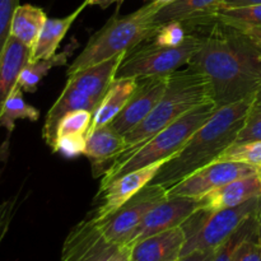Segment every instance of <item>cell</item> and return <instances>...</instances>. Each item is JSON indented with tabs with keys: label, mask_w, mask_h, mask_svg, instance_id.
Wrapping results in <instances>:
<instances>
[{
	"label": "cell",
	"mask_w": 261,
	"mask_h": 261,
	"mask_svg": "<svg viewBox=\"0 0 261 261\" xmlns=\"http://www.w3.org/2000/svg\"><path fill=\"white\" fill-rule=\"evenodd\" d=\"M188 65L211 84L217 109L255 97L261 87V40L213 19ZM201 25V24H200Z\"/></svg>",
	"instance_id": "obj_1"
},
{
	"label": "cell",
	"mask_w": 261,
	"mask_h": 261,
	"mask_svg": "<svg viewBox=\"0 0 261 261\" xmlns=\"http://www.w3.org/2000/svg\"><path fill=\"white\" fill-rule=\"evenodd\" d=\"M254 97L217 109L213 116L201 125L181 148L172 155L150 184L170 189L193 175L200 168L216 162L217 158L232 144L246 121Z\"/></svg>",
	"instance_id": "obj_2"
},
{
	"label": "cell",
	"mask_w": 261,
	"mask_h": 261,
	"mask_svg": "<svg viewBox=\"0 0 261 261\" xmlns=\"http://www.w3.org/2000/svg\"><path fill=\"white\" fill-rule=\"evenodd\" d=\"M206 103H214L213 94L208 79L200 71L188 65L186 69H178L170 74V81L162 98L138 126L125 135V150L107 170H114L121 166L150 138L191 110Z\"/></svg>",
	"instance_id": "obj_3"
},
{
	"label": "cell",
	"mask_w": 261,
	"mask_h": 261,
	"mask_svg": "<svg viewBox=\"0 0 261 261\" xmlns=\"http://www.w3.org/2000/svg\"><path fill=\"white\" fill-rule=\"evenodd\" d=\"M165 5L167 4L153 0L130 14L114 15L101 30L91 36L81 54L70 64L66 75L109 60L119 54L129 53L154 37L161 25L155 23V15Z\"/></svg>",
	"instance_id": "obj_4"
},
{
	"label": "cell",
	"mask_w": 261,
	"mask_h": 261,
	"mask_svg": "<svg viewBox=\"0 0 261 261\" xmlns=\"http://www.w3.org/2000/svg\"><path fill=\"white\" fill-rule=\"evenodd\" d=\"M126 54H119L109 60L82 69L68 76V82L60 96L48 110L42 127V138L48 147L53 148L59 121L64 115L76 110L96 111L114 82L117 69Z\"/></svg>",
	"instance_id": "obj_5"
},
{
	"label": "cell",
	"mask_w": 261,
	"mask_h": 261,
	"mask_svg": "<svg viewBox=\"0 0 261 261\" xmlns=\"http://www.w3.org/2000/svg\"><path fill=\"white\" fill-rule=\"evenodd\" d=\"M216 111V105L206 103L196 107L195 110H191L190 112L173 121L162 132L150 138L134 154H132L126 162L114 170H107L101 178L99 191L103 190L109 184L125 173L133 172L160 161H167L172 155L177 154L181 148L193 137L194 133L201 125L205 124Z\"/></svg>",
	"instance_id": "obj_6"
},
{
	"label": "cell",
	"mask_w": 261,
	"mask_h": 261,
	"mask_svg": "<svg viewBox=\"0 0 261 261\" xmlns=\"http://www.w3.org/2000/svg\"><path fill=\"white\" fill-rule=\"evenodd\" d=\"M260 205L261 196L239 206L217 212L199 208L181 224L186 237L182 255L217 250L259 211Z\"/></svg>",
	"instance_id": "obj_7"
},
{
	"label": "cell",
	"mask_w": 261,
	"mask_h": 261,
	"mask_svg": "<svg viewBox=\"0 0 261 261\" xmlns=\"http://www.w3.org/2000/svg\"><path fill=\"white\" fill-rule=\"evenodd\" d=\"M200 42L199 33H188L185 41L177 47H161L149 43L129 51L120 64L115 79L145 78L152 75H168L184 65H188Z\"/></svg>",
	"instance_id": "obj_8"
},
{
	"label": "cell",
	"mask_w": 261,
	"mask_h": 261,
	"mask_svg": "<svg viewBox=\"0 0 261 261\" xmlns=\"http://www.w3.org/2000/svg\"><path fill=\"white\" fill-rule=\"evenodd\" d=\"M167 198V189L149 184L116 212L101 221H96L102 236L110 244L122 246L148 212Z\"/></svg>",
	"instance_id": "obj_9"
},
{
	"label": "cell",
	"mask_w": 261,
	"mask_h": 261,
	"mask_svg": "<svg viewBox=\"0 0 261 261\" xmlns=\"http://www.w3.org/2000/svg\"><path fill=\"white\" fill-rule=\"evenodd\" d=\"M259 172V170L246 163L231 161H216L200 168L167 190L168 196H186L200 200L214 189L227 182L246 177Z\"/></svg>",
	"instance_id": "obj_10"
},
{
	"label": "cell",
	"mask_w": 261,
	"mask_h": 261,
	"mask_svg": "<svg viewBox=\"0 0 261 261\" xmlns=\"http://www.w3.org/2000/svg\"><path fill=\"white\" fill-rule=\"evenodd\" d=\"M168 75H152L138 79L137 88L119 115L110 124L120 134L126 135L153 111L167 88Z\"/></svg>",
	"instance_id": "obj_11"
},
{
	"label": "cell",
	"mask_w": 261,
	"mask_h": 261,
	"mask_svg": "<svg viewBox=\"0 0 261 261\" xmlns=\"http://www.w3.org/2000/svg\"><path fill=\"white\" fill-rule=\"evenodd\" d=\"M200 208V200L186 196H168L166 200L148 212L125 245L133 246L137 242L181 226L194 212Z\"/></svg>",
	"instance_id": "obj_12"
},
{
	"label": "cell",
	"mask_w": 261,
	"mask_h": 261,
	"mask_svg": "<svg viewBox=\"0 0 261 261\" xmlns=\"http://www.w3.org/2000/svg\"><path fill=\"white\" fill-rule=\"evenodd\" d=\"M167 161H160V162L152 163L133 172L125 173L109 184L103 190L98 191L102 203L91 214L92 218L94 221H101L121 208L133 196L137 195L142 189H144L154 180L157 173Z\"/></svg>",
	"instance_id": "obj_13"
},
{
	"label": "cell",
	"mask_w": 261,
	"mask_h": 261,
	"mask_svg": "<svg viewBox=\"0 0 261 261\" xmlns=\"http://www.w3.org/2000/svg\"><path fill=\"white\" fill-rule=\"evenodd\" d=\"M117 249V245L105 240L98 224L89 214L66 237L61 261H107Z\"/></svg>",
	"instance_id": "obj_14"
},
{
	"label": "cell",
	"mask_w": 261,
	"mask_h": 261,
	"mask_svg": "<svg viewBox=\"0 0 261 261\" xmlns=\"http://www.w3.org/2000/svg\"><path fill=\"white\" fill-rule=\"evenodd\" d=\"M126 147L125 135L107 124L87 134L84 155L91 161L93 177H99L106 172L111 163L121 154Z\"/></svg>",
	"instance_id": "obj_15"
},
{
	"label": "cell",
	"mask_w": 261,
	"mask_h": 261,
	"mask_svg": "<svg viewBox=\"0 0 261 261\" xmlns=\"http://www.w3.org/2000/svg\"><path fill=\"white\" fill-rule=\"evenodd\" d=\"M261 196V171L227 182L200 199V209L217 212L239 206Z\"/></svg>",
	"instance_id": "obj_16"
},
{
	"label": "cell",
	"mask_w": 261,
	"mask_h": 261,
	"mask_svg": "<svg viewBox=\"0 0 261 261\" xmlns=\"http://www.w3.org/2000/svg\"><path fill=\"white\" fill-rule=\"evenodd\" d=\"M185 240L181 226L153 234L130 246V261H176L182 256Z\"/></svg>",
	"instance_id": "obj_17"
},
{
	"label": "cell",
	"mask_w": 261,
	"mask_h": 261,
	"mask_svg": "<svg viewBox=\"0 0 261 261\" xmlns=\"http://www.w3.org/2000/svg\"><path fill=\"white\" fill-rule=\"evenodd\" d=\"M224 0H175L165 5L155 15V23L177 20L181 23L200 25L213 20L216 13L223 7Z\"/></svg>",
	"instance_id": "obj_18"
},
{
	"label": "cell",
	"mask_w": 261,
	"mask_h": 261,
	"mask_svg": "<svg viewBox=\"0 0 261 261\" xmlns=\"http://www.w3.org/2000/svg\"><path fill=\"white\" fill-rule=\"evenodd\" d=\"M32 50L10 36L0 58V115L5 101L18 84L22 69L30 63Z\"/></svg>",
	"instance_id": "obj_19"
},
{
	"label": "cell",
	"mask_w": 261,
	"mask_h": 261,
	"mask_svg": "<svg viewBox=\"0 0 261 261\" xmlns=\"http://www.w3.org/2000/svg\"><path fill=\"white\" fill-rule=\"evenodd\" d=\"M88 7L86 2L82 3L73 13L64 18H47L40 36L37 38L35 47H33L32 54H31L30 63L40 60H48L56 55L59 45L65 37L68 31L70 30L74 20L79 17L84 8Z\"/></svg>",
	"instance_id": "obj_20"
},
{
	"label": "cell",
	"mask_w": 261,
	"mask_h": 261,
	"mask_svg": "<svg viewBox=\"0 0 261 261\" xmlns=\"http://www.w3.org/2000/svg\"><path fill=\"white\" fill-rule=\"evenodd\" d=\"M137 78L114 79L109 91L105 94L103 99L98 105L96 111L93 112V119H92L89 132H93L98 127L110 124L127 103L130 96L137 88Z\"/></svg>",
	"instance_id": "obj_21"
},
{
	"label": "cell",
	"mask_w": 261,
	"mask_h": 261,
	"mask_svg": "<svg viewBox=\"0 0 261 261\" xmlns=\"http://www.w3.org/2000/svg\"><path fill=\"white\" fill-rule=\"evenodd\" d=\"M46 20L47 15L42 8L32 4H19L13 15L10 36L33 50Z\"/></svg>",
	"instance_id": "obj_22"
},
{
	"label": "cell",
	"mask_w": 261,
	"mask_h": 261,
	"mask_svg": "<svg viewBox=\"0 0 261 261\" xmlns=\"http://www.w3.org/2000/svg\"><path fill=\"white\" fill-rule=\"evenodd\" d=\"M213 19L250 33L261 40V5L221 8Z\"/></svg>",
	"instance_id": "obj_23"
},
{
	"label": "cell",
	"mask_w": 261,
	"mask_h": 261,
	"mask_svg": "<svg viewBox=\"0 0 261 261\" xmlns=\"http://www.w3.org/2000/svg\"><path fill=\"white\" fill-rule=\"evenodd\" d=\"M70 48H66V50L61 54H56L54 58L48 59V60H40L35 61V63H28L27 65L22 69V71H20L17 86L19 87L23 92H28V93L36 92L40 82L47 75L48 71H50L54 66L65 65L66 61H68L69 55L71 54Z\"/></svg>",
	"instance_id": "obj_24"
},
{
	"label": "cell",
	"mask_w": 261,
	"mask_h": 261,
	"mask_svg": "<svg viewBox=\"0 0 261 261\" xmlns=\"http://www.w3.org/2000/svg\"><path fill=\"white\" fill-rule=\"evenodd\" d=\"M38 117H40V111L24 101L23 91L17 86L8 97L3 107L2 115H0V126L5 127L8 133H12L14 130L17 120L37 121Z\"/></svg>",
	"instance_id": "obj_25"
},
{
	"label": "cell",
	"mask_w": 261,
	"mask_h": 261,
	"mask_svg": "<svg viewBox=\"0 0 261 261\" xmlns=\"http://www.w3.org/2000/svg\"><path fill=\"white\" fill-rule=\"evenodd\" d=\"M217 161L246 163L261 171V140L246 143H234L227 148Z\"/></svg>",
	"instance_id": "obj_26"
},
{
	"label": "cell",
	"mask_w": 261,
	"mask_h": 261,
	"mask_svg": "<svg viewBox=\"0 0 261 261\" xmlns=\"http://www.w3.org/2000/svg\"><path fill=\"white\" fill-rule=\"evenodd\" d=\"M256 213L254 216L250 217L226 242L221 245L218 249L214 251L213 259L212 261H232L233 260V255L236 252L237 247L240 246L242 241L245 239L250 236L251 233L257 231V218H256Z\"/></svg>",
	"instance_id": "obj_27"
},
{
	"label": "cell",
	"mask_w": 261,
	"mask_h": 261,
	"mask_svg": "<svg viewBox=\"0 0 261 261\" xmlns=\"http://www.w3.org/2000/svg\"><path fill=\"white\" fill-rule=\"evenodd\" d=\"M93 112L88 110H76V111L68 112L61 117L56 129V138L65 134H88L91 127ZM55 138V139H56Z\"/></svg>",
	"instance_id": "obj_28"
},
{
	"label": "cell",
	"mask_w": 261,
	"mask_h": 261,
	"mask_svg": "<svg viewBox=\"0 0 261 261\" xmlns=\"http://www.w3.org/2000/svg\"><path fill=\"white\" fill-rule=\"evenodd\" d=\"M186 33L184 23L177 20L162 23L154 35L153 43L161 47H177L185 41Z\"/></svg>",
	"instance_id": "obj_29"
},
{
	"label": "cell",
	"mask_w": 261,
	"mask_h": 261,
	"mask_svg": "<svg viewBox=\"0 0 261 261\" xmlns=\"http://www.w3.org/2000/svg\"><path fill=\"white\" fill-rule=\"evenodd\" d=\"M87 144V137L81 134L60 135L54 142L53 152H58L66 158H74L84 154Z\"/></svg>",
	"instance_id": "obj_30"
},
{
	"label": "cell",
	"mask_w": 261,
	"mask_h": 261,
	"mask_svg": "<svg viewBox=\"0 0 261 261\" xmlns=\"http://www.w3.org/2000/svg\"><path fill=\"white\" fill-rule=\"evenodd\" d=\"M19 5V0H0V58L10 38L13 15Z\"/></svg>",
	"instance_id": "obj_31"
},
{
	"label": "cell",
	"mask_w": 261,
	"mask_h": 261,
	"mask_svg": "<svg viewBox=\"0 0 261 261\" xmlns=\"http://www.w3.org/2000/svg\"><path fill=\"white\" fill-rule=\"evenodd\" d=\"M232 261H261V240L259 231L251 233L240 244Z\"/></svg>",
	"instance_id": "obj_32"
},
{
	"label": "cell",
	"mask_w": 261,
	"mask_h": 261,
	"mask_svg": "<svg viewBox=\"0 0 261 261\" xmlns=\"http://www.w3.org/2000/svg\"><path fill=\"white\" fill-rule=\"evenodd\" d=\"M261 140V110H255L251 107V111L247 115L244 126L237 135L236 143H246Z\"/></svg>",
	"instance_id": "obj_33"
},
{
	"label": "cell",
	"mask_w": 261,
	"mask_h": 261,
	"mask_svg": "<svg viewBox=\"0 0 261 261\" xmlns=\"http://www.w3.org/2000/svg\"><path fill=\"white\" fill-rule=\"evenodd\" d=\"M15 205H17V198H12L0 203V242L4 239L5 233L9 228L10 222L15 213Z\"/></svg>",
	"instance_id": "obj_34"
},
{
	"label": "cell",
	"mask_w": 261,
	"mask_h": 261,
	"mask_svg": "<svg viewBox=\"0 0 261 261\" xmlns=\"http://www.w3.org/2000/svg\"><path fill=\"white\" fill-rule=\"evenodd\" d=\"M214 251H194L188 255H182L180 259L176 261H212Z\"/></svg>",
	"instance_id": "obj_35"
},
{
	"label": "cell",
	"mask_w": 261,
	"mask_h": 261,
	"mask_svg": "<svg viewBox=\"0 0 261 261\" xmlns=\"http://www.w3.org/2000/svg\"><path fill=\"white\" fill-rule=\"evenodd\" d=\"M107 261H130V246L122 245L111 255Z\"/></svg>",
	"instance_id": "obj_36"
},
{
	"label": "cell",
	"mask_w": 261,
	"mask_h": 261,
	"mask_svg": "<svg viewBox=\"0 0 261 261\" xmlns=\"http://www.w3.org/2000/svg\"><path fill=\"white\" fill-rule=\"evenodd\" d=\"M247 5H261V0H224L222 8L247 7Z\"/></svg>",
	"instance_id": "obj_37"
},
{
	"label": "cell",
	"mask_w": 261,
	"mask_h": 261,
	"mask_svg": "<svg viewBox=\"0 0 261 261\" xmlns=\"http://www.w3.org/2000/svg\"><path fill=\"white\" fill-rule=\"evenodd\" d=\"M87 3V5H97V7H101L102 9H106L110 5L112 4H120L124 0H84Z\"/></svg>",
	"instance_id": "obj_38"
},
{
	"label": "cell",
	"mask_w": 261,
	"mask_h": 261,
	"mask_svg": "<svg viewBox=\"0 0 261 261\" xmlns=\"http://www.w3.org/2000/svg\"><path fill=\"white\" fill-rule=\"evenodd\" d=\"M252 109L255 110H261V87L259 91L256 92L254 97V102H252Z\"/></svg>",
	"instance_id": "obj_39"
},
{
	"label": "cell",
	"mask_w": 261,
	"mask_h": 261,
	"mask_svg": "<svg viewBox=\"0 0 261 261\" xmlns=\"http://www.w3.org/2000/svg\"><path fill=\"white\" fill-rule=\"evenodd\" d=\"M256 218H257V231H259V237H261V205L259 211H257Z\"/></svg>",
	"instance_id": "obj_40"
},
{
	"label": "cell",
	"mask_w": 261,
	"mask_h": 261,
	"mask_svg": "<svg viewBox=\"0 0 261 261\" xmlns=\"http://www.w3.org/2000/svg\"><path fill=\"white\" fill-rule=\"evenodd\" d=\"M157 2H163V3H166V4H170V3L175 2V0H157Z\"/></svg>",
	"instance_id": "obj_41"
},
{
	"label": "cell",
	"mask_w": 261,
	"mask_h": 261,
	"mask_svg": "<svg viewBox=\"0 0 261 261\" xmlns=\"http://www.w3.org/2000/svg\"><path fill=\"white\" fill-rule=\"evenodd\" d=\"M260 240H261V237H260Z\"/></svg>",
	"instance_id": "obj_42"
}]
</instances>
